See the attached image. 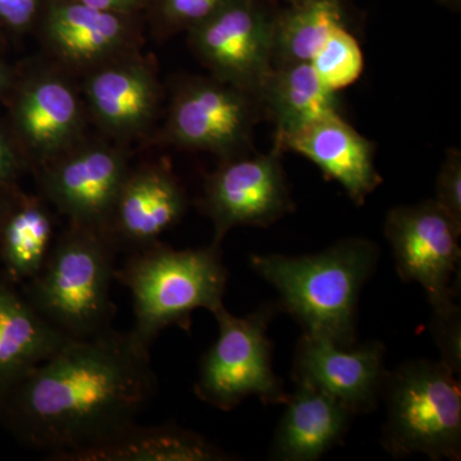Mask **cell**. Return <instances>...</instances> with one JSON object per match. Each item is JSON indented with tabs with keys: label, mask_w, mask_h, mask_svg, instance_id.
<instances>
[{
	"label": "cell",
	"mask_w": 461,
	"mask_h": 461,
	"mask_svg": "<svg viewBox=\"0 0 461 461\" xmlns=\"http://www.w3.org/2000/svg\"><path fill=\"white\" fill-rule=\"evenodd\" d=\"M348 25L341 0H306L276 14L273 66L311 62L336 27Z\"/></svg>",
	"instance_id": "cell-23"
},
{
	"label": "cell",
	"mask_w": 461,
	"mask_h": 461,
	"mask_svg": "<svg viewBox=\"0 0 461 461\" xmlns=\"http://www.w3.org/2000/svg\"><path fill=\"white\" fill-rule=\"evenodd\" d=\"M129 171L120 149L99 142L74 147L41 167L42 196L69 224L108 233Z\"/></svg>",
	"instance_id": "cell-11"
},
{
	"label": "cell",
	"mask_w": 461,
	"mask_h": 461,
	"mask_svg": "<svg viewBox=\"0 0 461 461\" xmlns=\"http://www.w3.org/2000/svg\"><path fill=\"white\" fill-rule=\"evenodd\" d=\"M230 0H151L148 14L166 32L190 30Z\"/></svg>",
	"instance_id": "cell-25"
},
{
	"label": "cell",
	"mask_w": 461,
	"mask_h": 461,
	"mask_svg": "<svg viewBox=\"0 0 461 461\" xmlns=\"http://www.w3.org/2000/svg\"><path fill=\"white\" fill-rule=\"evenodd\" d=\"M156 384L149 348L108 329L68 339L27 372L0 399V423L62 461L135 423Z\"/></svg>",
	"instance_id": "cell-1"
},
{
	"label": "cell",
	"mask_w": 461,
	"mask_h": 461,
	"mask_svg": "<svg viewBox=\"0 0 461 461\" xmlns=\"http://www.w3.org/2000/svg\"><path fill=\"white\" fill-rule=\"evenodd\" d=\"M275 306L263 305L247 317H236L222 305L213 315L218 339L200 360L195 395L202 402L229 411L248 397L264 405H284L290 393L273 372L268 338Z\"/></svg>",
	"instance_id": "cell-6"
},
{
	"label": "cell",
	"mask_w": 461,
	"mask_h": 461,
	"mask_svg": "<svg viewBox=\"0 0 461 461\" xmlns=\"http://www.w3.org/2000/svg\"><path fill=\"white\" fill-rule=\"evenodd\" d=\"M14 81H16V78H14V72L0 56V98L11 94Z\"/></svg>",
	"instance_id": "cell-31"
},
{
	"label": "cell",
	"mask_w": 461,
	"mask_h": 461,
	"mask_svg": "<svg viewBox=\"0 0 461 461\" xmlns=\"http://www.w3.org/2000/svg\"><path fill=\"white\" fill-rule=\"evenodd\" d=\"M435 202L461 229V153L448 149L436 181Z\"/></svg>",
	"instance_id": "cell-27"
},
{
	"label": "cell",
	"mask_w": 461,
	"mask_h": 461,
	"mask_svg": "<svg viewBox=\"0 0 461 461\" xmlns=\"http://www.w3.org/2000/svg\"><path fill=\"white\" fill-rule=\"evenodd\" d=\"M68 339L33 308L23 288L0 271V399Z\"/></svg>",
	"instance_id": "cell-19"
},
{
	"label": "cell",
	"mask_w": 461,
	"mask_h": 461,
	"mask_svg": "<svg viewBox=\"0 0 461 461\" xmlns=\"http://www.w3.org/2000/svg\"><path fill=\"white\" fill-rule=\"evenodd\" d=\"M378 258L379 249L371 240L350 238L308 256H253L250 264L276 288L281 308L306 335L353 348L360 293Z\"/></svg>",
	"instance_id": "cell-2"
},
{
	"label": "cell",
	"mask_w": 461,
	"mask_h": 461,
	"mask_svg": "<svg viewBox=\"0 0 461 461\" xmlns=\"http://www.w3.org/2000/svg\"><path fill=\"white\" fill-rule=\"evenodd\" d=\"M140 16L103 11L78 0H47L36 27L58 62L89 74L132 54Z\"/></svg>",
	"instance_id": "cell-13"
},
{
	"label": "cell",
	"mask_w": 461,
	"mask_h": 461,
	"mask_svg": "<svg viewBox=\"0 0 461 461\" xmlns=\"http://www.w3.org/2000/svg\"><path fill=\"white\" fill-rule=\"evenodd\" d=\"M186 208V194L167 167L130 169L115 202L108 235L115 247L127 244L133 250L148 247L172 229Z\"/></svg>",
	"instance_id": "cell-17"
},
{
	"label": "cell",
	"mask_w": 461,
	"mask_h": 461,
	"mask_svg": "<svg viewBox=\"0 0 461 461\" xmlns=\"http://www.w3.org/2000/svg\"><path fill=\"white\" fill-rule=\"evenodd\" d=\"M275 17L262 0H230L187 30L191 48L213 77L258 98L273 68Z\"/></svg>",
	"instance_id": "cell-10"
},
{
	"label": "cell",
	"mask_w": 461,
	"mask_h": 461,
	"mask_svg": "<svg viewBox=\"0 0 461 461\" xmlns=\"http://www.w3.org/2000/svg\"><path fill=\"white\" fill-rule=\"evenodd\" d=\"M115 244L108 233L69 224L23 294L54 329L72 339L109 329L114 306Z\"/></svg>",
	"instance_id": "cell-4"
},
{
	"label": "cell",
	"mask_w": 461,
	"mask_h": 461,
	"mask_svg": "<svg viewBox=\"0 0 461 461\" xmlns=\"http://www.w3.org/2000/svg\"><path fill=\"white\" fill-rule=\"evenodd\" d=\"M16 190L7 191V193H0V229H2L3 220H5V212H7L9 200H11L12 195H14V193Z\"/></svg>",
	"instance_id": "cell-32"
},
{
	"label": "cell",
	"mask_w": 461,
	"mask_h": 461,
	"mask_svg": "<svg viewBox=\"0 0 461 461\" xmlns=\"http://www.w3.org/2000/svg\"><path fill=\"white\" fill-rule=\"evenodd\" d=\"M54 245V222L41 199L16 190L0 229L2 272L25 284L41 271Z\"/></svg>",
	"instance_id": "cell-22"
},
{
	"label": "cell",
	"mask_w": 461,
	"mask_h": 461,
	"mask_svg": "<svg viewBox=\"0 0 461 461\" xmlns=\"http://www.w3.org/2000/svg\"><path fill=\"white\" fill-rule=\"evenodd\" d=\"M460 233L435 199L396 206L384 221L397 273L423 287L433 312L456 305L453 280L460 266Z\"/></svg>",
	"instance_id": "cell-9"
},
{
	"label": "cell",
	"mask_w": 461,
	"mask_h": 461,
	"mask_svg": "<svg viewBox=\"0 0 461 461\" xmlns=\"http://www.w3.org/2000/svg\"><path fill=\"white\" fill-rule=\"evenodd\" d=\"M432 333L441 353V362L461 373V312L459 305L433 312Z\"/></svg>",
	"instance_id": "cell-26"
},
{
	"label": "cell",
	"mask_w": 461,
	"mask_h": 461,
	"mask_svg": "<svg viewBox=\"0 0 461 461\" xmlns=\"http://www.w3.org/2000/svg\"><path fill=\"white\" fill-rule=\"evenodd\" d=\"M284 153L281 142L275 140L267 153L222 160L208 176L199 206L213 223L212 244L221 247L236 227H269L293 212Z\"/></svg>",
	"instance_id": "cell-8"
},
{
	"label": "cell",
	"mask_w": 461,
	"mask_h": 461,
	"mask_svg": "<svg viewBox=\"0 0 461 461\" xmlns=\"http://www.w3.org/2000/svg\"><path fill=\"white\" fill-rule=\"evenodd\" d=\"M222 448L205 437L176 424L141 427L132 423L98 444L62 461H221L230 460Z\"/></svg>",
	"instance_id": "cell-20"
},
{
	"label": "cell",
	"mask_w": 461,
	"mask_h": 461,
	"mask_svg": "<svg viewBox=\"0 0 461 461\" xmlns=\"http://www.w3.org/2000/svg\"><path fill=\"white\" fill-rule=\"evenodd\" d=\"M263 115L259 100L248 91L213 76L187 78L173 91L162 140L222 160L248 156Z\"/></svg>",
	"instance_id": "cell-7"
},
{
	"label": "cell",
	"mask_w": 461,
	"mask_h": 461,
	"mask_svg": "<svg viewBox=\"0 0 461 461\" xmlns=\"http://www.w3.org/2000/svg\"><path fill=\"white\" fill-rule=\"evenodd\" d=\"M290 5H300V3L306 2V0H287Z\"/></svg>",
	"instance_id": "cell-34"
},
{
	"label": "cell",
	"mask_w": 461,
	"mask_h": 461,
	"mask_svg": "<svg viewBox=\"0 0 461 461\" xmlns=\"http://www.w3.org/2000/svg\"><path fill=\"white\" fill-rule=\"evenodd\" d=\"M439 2L444 3L448 7L456 8L459 7L461 0H439Z\"/></svg>",
	"instance_id": "cell-33"
},
{
	"label": "cell",
	"mask_w": 461,
	"mask_h": 461,
	"mask_svg": "<svg viewBox=\"0 0 461 461\" xmlns=\"http://www.w3.org/2000/svg\"><path fill=\"white\" fill-rule=\"evenodd\" d=\"M91 7L124 14H147L151 0H78Z\"/></svg>",
	"instance_id": "cell-30"
},
{
	"label": "cell",
	"mask_w": 461,
	"mask_h": 461,
	"mask_svg": "<svg viewBox=\"0 0 461 461\" xmlns=\"http://www.w3.org/2000/svg\"><path fill=\"white\" fill-rule=\"evenodd\" d=\"M456 375L441 360L427 359L411 360L386 372L381 395L387 411L382 446L391 456L421 454L430 460H460L461 390Z\"/></svg>",
	"instance_id": "cell-5"
},
{
	"label": "cell",
	"mask_w": 461,
	"mask_h": 461,
	"mask_svg": "<svg viewBox=\"0 0 461 461\" xmlns=\"http://www.w3.org/2000/svg\"><path fill=\"white\" fill-rule=\"evenodd\" d=\"M25 166L26 157L11 130L0 126V193L17 189L18 177Z\"/></svg>",
	"instance_id": "cell-29"
},
{
	"label": "cell",
	"mask_w": 461,
	"mask_h": 461,
	"mask_svg": "<svg viewBox=\"0 0 461 461\" xmlns=\"http://www.w3.org/2000/svg\"><path fill=\"white\" fill-rule=\"evenodd\" d=\"M311 63L321 84L339 93L360 77L364 56L357 38L342 25L330 32Z\"/></svg>",
	"instance_id": "cell-24"
},
{
	"label": "cell",
	"mask_w": 461,
	"mask_h": 461,
	"mask_svg": "<svg viewBox=\"0 0 461 461\" xmlns=\"http://www.w3.org/2000/svg\"><path fill=\"white\" fill-rule=\"evenodd\" d=\"M9 95V130L26 159L42 167L77 144L83 108L65 76L50 69L32 72L14 81Z\"/></svg>",
	"instance_id": "cell-12"
},
{
	"label": "cell",
	"mask_w": 461,
	"mask_h": 461,
	"mask_svg": "<svg viewBox=\"0 0 461 461\" xmlns=\"http://www.w3.org/2000/svg\"><path fill=\"white\" fill-rule=\"evenodd\" d=\"M85 94L96 122L114 138H135L147 131L160 104L153 69L133 54L90 71Z\"/></svg>",
	"instance_id": "cell-16"
},
{
	"label": "cell",
	"mask_w": 461,
	"mask_h": 461,
	"mask_svg": "<svg viewBox=\"0 0 461 461\" xmlns=\"http://www.w3.org/2000/svg\"><path fill=\"white\" fill-rule=\"evenodd\" d=\"M384 351L379 341L341 348L303 333L294 357L293 378L296 384L335 397L354 415L369 414L381 400L387 372Z\"/></svg>",
	"instance_id": "cell-14"
},
{
	"label": "cell",
	"mask_w": 461,
	"mask_h": 461,
	"mask_svg": "<svg viewBox=\"0 0 461 461\" xmlns=\"http://www.w3.org/2000/svg\"><path fill=\"white\" fill-rule=\"evenodd\" d=\"M280 142L285 151L300 154L339 182L355 204L363 205L384 181L375 168V144L346 122L342 113L317 118Z\"/></svg>",
	"instance_id": "cell-15"
},
{
	"label": "cell",
	"mask_w": 461,
	"mask_h": 461,
	"mask_svg": "<svg viewBox=\"0 0 461 461\" xmlns=\"http://www.w3.org/2000/svg\"><path fill=\"white\" fill-rule=\"evenodd\" d=\"M258 100L275 123L278 141L317 118L342 113L338 93L321 84L311 62L273 66Z\"/></svg>",
	"instance_id": "cell-21"
},
{
	"label": "cell",
	"mask_w": 461,
	"mask_h": 461,
	"mask_svg": "<svg viewBox=\"0 0 461 461\" xmlns=\"http://www.w3.org/2000/svg\"><path fill=\"white\" fill-rule=\"evenodd\" d=\"M47 0H0V33L23 35L38 25Z\"/></svg>",
	"instance_id": "cell-28"
},
{
	"label": "cell",
	"mask_w": 461,
	"mask_h": 461,
	"mask_svg": "<svg viewBox=\"0 0 461 461\" xmlns=\"http://www.w3.org/2000/svg\"><path fill=\"white\" fill-rule=\"evenodd\" d=\"M114 278L131 291L135 323L130 333L150 348L167 327L189 330L194 312L214 313L224 305L229 272L218 245L177 250L157 241L135 249Z\"/></svg>",
	"instance_id": "cell-3"
},
{
	"label": "cell",
	"mask_w": 461,
	"mask_h": 461,
	"mask_svg": "<svg viewBox=\"0 0 461 461\" xmlns=\"http://www.w3.org/2000/svg\"><path fill=\"white\" fill-rule=\"evenodd\" d=\"M284 405L269 451L271 460L320 459L342 441L354 417L335 397L306 384H296Z\"/></svg>",
	"instance_id": "cell-18"
}]
</instances>
